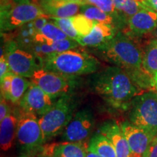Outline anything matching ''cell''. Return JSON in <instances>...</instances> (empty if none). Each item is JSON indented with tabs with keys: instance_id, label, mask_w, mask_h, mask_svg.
<instances>
[{
	"instance_id": "5bb4252c",
	"label": "cell",
	"mask_w": 157,
	"mask_h": 157,
	"mask_svg": "<svg viewBox=\"0 0 157 157\" xmlns=\"http://www.w3.org/2000/svg\"><path fill=\"white\" fill-rule=\"evenodd\" d=\"M127 25L129 32L125 33L129 35L138 36L152 33L157 27V12L149 8L141 10L129 17Z\"/></svg>"
},
{
	"instance_id": "7c38bea8",
	"label": "cell",
	"mask_w": 157,
	"mask_h": 157,
	"mask_svg": "<svg viewBox=\"0 0 157 157\" xmlns=\"http://www.w3.org/2000/svg\"><path fill=\"white\" fill-rule=\"evenodd\" d=\"M121 128L130 149L129 157H143L155 136L128 121L121 124Z\"/></svg>"
},
{
	"instance_id": "1f68e13d",
	"label": "cell",
	"mask_w": 157,
	"mask_h": 157,
	"mask_svg": "<svg viewBox=\"0 0 157 157\" xmlns=\"http://www.w3.org/2000/svg\"><path fill=\"white\" fill-rule=\"evenodd\" d=\"M50 21V17L47 15H42V16L37 17L32 21L33 25H34V28L37 33H39L42 30V29L44 26L45 24Z\"/></svg>"
},
{
	"instance_id": "d6a6232c",
	"label": "cell",
	"mask_w": 157,
	"mask_h": 157,
	"mask_svg": "<svg viewBox=\"0 0 157 157\" xmlns=\"http://www.w3.org/2000/svg\"><path fill=\"white\" fill-rule=\"evenodd\" d=\"M10 108L7 105V101L3 97L1 96V102H0V121H2L10 113Z\"/></svg>"
},
{
	"instance_id": "4dcf8cb0",
	"label": "cell",
	"mask_w": 157,
	"mask_h": 157,
	"mask_svg": "<svg viewBox=\"0 0 157 157\" xmlns=\"http://www.w3.org/2000/svg\"><path fill=\"white\" fill-rule=\"evenodd\" d=\"M11 72L10 66L6 59L5 55H1L0 57V81L2 80L4 77Z\"/></svg>"
},
{
	"instance_id": "f1b7e54d",
	"label": "cell",
	"mask_w": 157,
	"mask_h": 157,
	"mask_svg": "<svg viewBox=\"0 0 157 157\" xmlns=\"http://www.w3.org/2000/svg\"><path fill=\"white\" fill-rule=\"evenodd\" d=\"M79 43L77 41H76L75 39H71L69 37L62 39V40L53 42L52 44V48H53L55 52L56 53L74 50V49L77 48L78 46H79Z\"/></svg>"
},
{
	"instance_id": "8992f818",
	"label": "cell",
	"mask_w": 157,
	"mask_h": 157,
	"mask_svg": "<svg viewBox=\"0 0 157 157\" xmlns=\"http://www.w3.org/2000/svg\"><path fill=\"white\" fill-rule=\"evenodd\" d=\"M17 117L16 137L21 147V157H34L44 143L39 119L34 113L26 112L22 109Z\"/></svg>"
},
{
	"instance_id": "9a60e30c",
	"label": "cell",
	"mask_w": 157,
	"mask_h": 157,
	"mask_svg": "<svg viewBox=\"0 0 157 157\" xmlns=\"http://www.w3.org/2000/svg\"><path fill=\"white\" fill-rule=\"evenodd\" d=\"M88 146L83 142H61L42 146L40 157H86Z\"/></svg>"
},
{
	"instance_id": "484cf974",
	"label": "cell",
	"mask_w": 157,
	"mask_h": 157,
	"mask_svg": "<svg viewBox=\"0 0 157 157\" xmlns=\"http://www.w3.org/2000/svg\"><path fill=\"white\" fill-rule=\"evenodd\" d=\"M74 29L80 36H87L93 31L95 23L82 13L71 17Z\"/></svg>"
},
{
	"instance_id": "9c48e42d",
	"label": "cell",
	"mask_w": 157,
	"mask_h": 157,
	"mask_svg": "<svg viewBox=\"0 0 157 157\" xmlns=\"http://www.w3.org/2000/svg\"><path fill=\"white\" fill-rule=\"evenodd\" d=\"M30 78L31 82L55 99L68 95L74 78L66 77L42 68L37 70Z\"/></svg>"
},
{
	"instance_id": "8d00e7d4",
	"label": "cell",
	"mask_w": 157,
	"mask_h": 157,
	"mask_svg": "<svg viewBox=\"0 0 157 157\" xmlns=\"http://www.w3.org/2000/svg\"><path fill=\"white\" fill-rule=\"evenodd\" d=\"M152 34H153V36H154V39H156L157 40V27L155 29V30L153 31Z\"/></svg>"
},
{
	"instance_id": "3957f363",
	"label": "cell",
	"mask_w": 157,
	"mask_h": 157,
	"mask_svg": "<svg viewBox=\"0 0 157 157\" xmlns=\"http://www.w3.org/2000/svg\"><path fill=\"white\" fill-rule=\"evenodd\" d=\"M101 67L99 60L84 51L71 50L52 55L43 68L69 78L93 74Z\"/></svg>"
},
{
	"instance_id": "ba28073f",
	"label": "cell",
	"mask_w": 157,
	"mask_h": 157,
	"mask_svg": "<svg viewBox=\"0 0 157 157\" xmlns=\"http://www.w3.org/2000/svg\"><path fill=\"white\" fill-rule=\"evenodd\" d=\"M4 39L1 55H5L11 72L23 77L31 78L37 70L43 68L34 55L20 48L12 37L4 36Z\"/></svg>"
},
{
	"instance_id": "e0dca14e",
	"label": "cell",
	"mask_w": 157,
	"mask_h": 157,
	"mask_svg": "<svg viewBox=\"0 0 157 157\" xmlns=\"http://www.w3.org/2000/svg\"><path fill=\"white\" fill-rule=\"evenodd\" d=\"M100 133L105 136L114 146L117 157H129L130 149L121 127L113 121L105 122L100 128Z\"/></svg>"
},
{
	"instance_id": "4fadbf2b",
	"label": "cell",
	"mask_w": 157,
	"mask_h": 157,
	"mask_svg": "<svg viewBox=\"0 0 157 157\" xmlns=\"http://www.w3.org/2000/svg\"><path fill=\"white\" fill-rule=\"evenodd\" d=\"M48 17H71L80 13V7L86 2L73 0H33Z\"/></svg>"
},
{
	"instance_id": "f35d334b",
	"label": "cell",
	"mask_w": 157,
	"mask_h": 157,
	"mask_svg": "<svg viewBox=\"0 0 157 157\" xmlns=\"http://www.w3.org/2000/svg\"><path fill=\"white\" fill-rule=\"evenodd\" d=\"M73 1H77V2H85L84 0H73Z\"/></svg>"
},
{
	"instance_id": "277c9868",
	"label": "cell",
	"mask_w": 157,
	"mask_h": 157,
	"mask_svg": "<svg viewBox=\"0 0 157 157\" xmlns=\"http://www.w3.org/2000/svg\"><path fill=\"white\" fill-rule=\"evenodd\" d=\"M44 15L33 0H1V34L17 30Z\"/></svg>"
},
{
	"instance_id": "83f0119b",
	"label": "cell",
	"mask_w": 157,
	"mask_h": 157,
	"mask_svg": "<svg viewBox=\"0 0 157 157\" xmlns=\"http://www.w3.org/2000/svg\"><path fill=\"white\" fill-rule=\"evenodd\" d=\"M39 34L43 35L51 42H56V41L68 38L67 35L65 34L56 25H55L50 21H49L45 24Z\"/></svg>"
},
{
	"instance_id": "7402d4cb",
	"label": "cell",
	"mask_w": 157,
	"mask_h": 157,
	"mask_svg": "<svg viewBox=\"0 0 157 157\" xmlns=\"http://www.w3.org/2000/svg\"><path fill=\"white\" fill-rule=\"evenodd\" d=\"M143 68L153 76L157 73V40L156 39L149 41L143 51Z\"/></svg>"
},
{
	"instance_id": "d6986e66",
	"label": "cell",
	"mask_w": 157,
	"mask_h": 157,
	"mask_svg": "<svg viewBox=\"0 0 157 157\" xmlns=\"http://www.w3.org/2000/svg\"><path fill=\"white\" fill-rule=\"evenodd\" d=\"M36 34L37 32L34 28L32 22H30L15 30V35L12 36V38L15 41L20 48L30 52L35 42Z\"/></svg>"
},
{
	"instance_id": "74e56055",
	"label": "cell",
	"mask_w": 157,
	"mask_h": 157,
	"mask_svg": "<svg viewBox=\"0 0 157 157\" xmlns=\"http://www.w3.org/2000/svg\"><path fill=\"white\" fill-rule=\"evenodd\" d=\"M154 78L155 87H156V90H157V73H156V74H155L154 76Z\"/></svg>"
},
{
	"instance_id": "603a6c76",
	"label": "cell",
	"mask_w": 157,
	"mask_h": 157,
	"mask_svg": "<svg viewBox=\"0 0 157 157\" xmlns=\"http://www.w3.org/2000/svg\"><path fill=\"white\" fill-rule=\"evenodd\" d=\"M113 2L118 13L127 21L141 10L147 8L142 0H113Z\"/></svg>"
},
{
	"instance_id": "4316f807",
	"label": "cell",
	"mask_w": 157,
	"mask_h": 157,
	"mask_svg": "<svg viewBox=\"0 0 157 157\" xmlns=\"http://www.w3.org/2000/svg\"><path fill=\"white\" fill-rule=\"evenodd\" d=\"M50 17L51 22L56 25L65 34L67 35L68 37L75 39L76 41H78V39L80 38V36L76 32L73 24H72L71 17Z\"/></svg>"
},
{
	"instance_id": "8fae6325",
	"label": "cell",
	"mask_w": 157,
	"mask_h": 157,
	"mask_svg": "<svg viewBox=\"0 0 157 157\" xmlns=\"http://www.w3.org/2000/svg\"><path fill=\"white\" fill-rule=\"evenodd\" d=\"M53 105L52 98L32 82L19 103L21 109L38 117L46 113Z\"/></svg>"
},
{
	"instance_id": "e575fe53",
	"label": "cell",
	"mask_w": 157,
	"mask_h": 157,
	"mask_svg": "<svg viewBox=\"0 0 157 157\" xmlns=\"http://www.w3.org/2000/svg\"><path fill=\"white\" fill-rule=\"evenodd\" d=\"M143 3L147 8L150 9L154 5H157V0H142Z\"/></svg>"
},
{
	"instance_id": "d4e9b609",
	"label": "cell",
	"mask_w": 157,
	"mask_h": 157,
	"mask_svg": "<svg viewBox=\"0 0 157 157\" xmlns=\"http://www.w3.org/2000/svg\"><path fill=\"white\" fill-rule=\"evenodd\" d=\"M84 1L86 2L87 4L95 6V7L101 9V10L114 17L117 23L119 29L121 27L127 25V20L123 17L118 13L114 6V4H113V0H84Z\"/></svg>"
},
{
	"instance_id": "f546056e",
	"label": "cell",
	"mask_w": 157,
	"mask_h": 157,
	"mask_svg": "<svg viewBox=\"0 0 157 157\" xmlns=\"http://www.w3.org/2000/svg\"><path fill=\"white\" fill-rule=\"evenodd\" d=\"M13 74H14L13 72H10L0 82V84H1V96L5 98L6 101H10L12 78H13Z\"/></svg>"
},
{
	"instance_id": "d590c367",
	"label": "cell",
	"mask_w": 157,
	"mask_h": 157,
	"mask_svg": "<svg viewBox=\"0 0 157 157\" xmlns=\"http://www.w3.org/2000/svg\"><path fill=\"white\" fill-rule=\"evenodd\" d=\"M86 157H102V156H100L99 154H98L97 153L94 152L91 150H89V149L87 148V156H86Z\"/></svg>"
},
{
	"instance_id": "5b68a950",
	"label": "cell",
	"mask_w": 157,
	"mask_h": 157,
	"mask_svg": "<svg viewBox=\"0 0 157 157\" xmlns=\"http://www.w3.org/2000/svg\"><path fill=\"white\" fill-rule=\"evenodd\" d=\"M75 107L71 96H61L55 102L48 112L39 118L44 143L63 132L74 117Z\"/></svg>"
},
{
	"instance_id": "7a4b0ae2",
	"label": "cell",
	"mask_w": 157,
	"mask_h": 157,
	"mask_svg": "<svg viewBox=\"0 0 157 157\" xmlns=\"http://www.w3.org/2000/svg\"><path fill=\"white\" fill-rule=\"evenodd\" d=\"M102 57L127 73L143 69V52L132 38L119 31L113 39L97 48Z\"/></svg>"
},
{
	"instance_id": "44dd1931",
	"label": "cell",
	"mask_w": 157,
	"mask_h": 157,
	"mask_svg": "<svg viewBox=\"0 0 157 157\" xmlns=\"http://www.w3.org/2000/svg\"><path fill=\"white\" fill-rule=\"evenodd\" d=\"M80 13L85 15L88 18L93 21L95 23H106L114 25L117 27L118 30V25L114 17L111 15L105 13L95 6L90 5V4H84L80 7Z\"/></svg>"
},
{
	"instance_id": "cb8c5ba5",
	"label": "cell",
	"mask_w": 157,
	"mask_h": 157,
	"mask_svg": "<svg viewBox=\"0 0 157 157\" xmlns=\"http://www.w3.org/2000/svg\"><path fill=\"white\" fill-rule=\"evenodd\" d=\"M31 82L23 76L13 74L12 78L10 101L13 103H18L22 99L25 92L29 89Z\"/></svg>"
},
{
	"instance_id": "836d02e7",
	"label": "cell",
	"mask_w": 157,
	"mask_h": 157,
	"mask_svg": "<svg viewBox=\"0 0 157 157\" xmlns=\"http://www.w3.org/2000/svg\"><path fill=\"white\" fill-rule=\"evenodd\" d=\"M143 157H157V135L154 137Z\"/></svg>"
},
{
	"instance_id": "ffe728a7",
	"label": "cell",
	"mask_w": 157,
	"mask_h": 157,
	"mask_svg": "<svg viewBox=\"0 0 157 157\" xmlns=\"http://www.w3.org/2000/svg\"><path fill=\"white\" fill-rule=\"evenodd\" d=\"M88 149L97 153L102 157H117L112 143L100 132L92 137Z\"/></svg>"
},
{
	"instance_id": "6da1fadb",
	"label": "cell",
	"mask_w": 157,
	"mask_h": 157,
	"mask_svg": "<svg viewBox=\"0 0 157 157\" xmlns=\"http://www.w3.org/2000/svg\"><path fill=\"white\" fill-rule=\"evenodd\" d=\"M90 84L97 95L117 109L128 108L132 98L143 92L124 70L116 66L92 74Z\"/></svg>"
},
{
	"instance_id": "30bf717a",
	"label": "cell",
	"mask_w": 157,
	"mask_h": 157,
	"mask_svg": "<svg viewBox=\"0 0 157 157\" xmlns=\"http://www.w3.org/2000/svg\"><path fill=\"white\" fill-rule=\"evenodd\" d=\"M95 119L92 111L82 109L76 112L62 133L63 142H83L93 131Z\"/></svg>"
},
{
	"instance_id": "ac0fdd59",
	"label": "cell",
	"mask_w": 157,
	"mask_h": 157,
	"mask_svg": "<svg viewBox=\"0 0 157 157\" xmlns=\"http://www.w3.org/2000/svg\"><path fill=\"white\" fill-rule=\"evenodd\" d=\"M18 117L15 112H11L1 121L0 125V146L3 151H7L13 146L17 135Z\"/></svg>"
},
{
	"instance_id": "52a82bcc",
	"label": "cell",
	"mask_w": 157,
	"mask_h": 157,
	"mask_svg": "<svg viewBox=\"0 0 157 157\" xmlns=\"http://www.w3.org/2000/svg\"><path fill=\"white\" fill-rule=\"evenodd\" d=\"M129 107L130 123L157 135V93L147 91L135 96Z\"/></svg>"
},
{
	"instance_id": "2e32d148",
	"label": "cell",
	"mask_w": 157,
	"mask_h": 157,
	"mask_svg": "<svg viewBox=\"0 0 157 157\" xmlns=\"http://www.w3.org/2000/svg\"><path fill=\"white\" fill-rule=\"evenodd\" d=\"M119 31L114 25L95 23L93 31L85 36H80L77 42L81 46L97 49L113 39Z\"/></svg>"
}]
</instances>
